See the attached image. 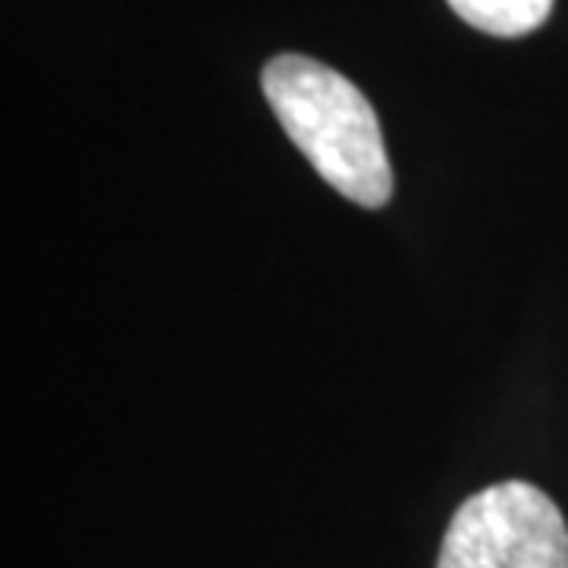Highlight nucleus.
Wrapping results in <instances>:
<instances>
[{"mask_svg":"<svg viewBox=\"0 0 568 568\" xmlns=\"http://www.w3.org/2000/svg\"><path fill=\"white\" fill-rule=\"evenodd\" d=\"M263 93L303 159L358 207H384L395 178L377 111L355 82L311 55H274Z\"/></svg>","mask_w":568,"mask_h":568,"instance_id":"nucleus-1","label":"nucleus"},{"mask_svg":"<svg viewBox=\"0 0 568 568\" xmlns=\"http://www.w3.org/2000/svg\"><path fill=\"white\" fill-rule=\"evenodd\" d=\"M436 568H568V525L536 484H491L454 509Z\"/></svg>","mask_w":568,"mask_h":568,"instance_id":"nucleus-2","label":"nucleus"},{"mask_svg":"<svg viewBox=\"0 0 568 568\" xmlns=\"http://www.w3.org/2000/svg\"><path fill=\"white\" fill-rule=\"evenodd\" d=\"M458 19L491 38H525L550 19L554 0H447Z\"/></svg>","mask_w":568,"mask_h":568,"instance_id":"nucleus-3","label":"nucleus"}]
</instances>
